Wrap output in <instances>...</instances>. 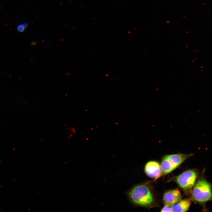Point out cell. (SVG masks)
Listing matches in <instances>:
<instances>
[{
  "label": "cell",
  "instance_id": "1",
  "mask_svg": "<svg viewBox=\"0 0 212 212\" xmlns=\"http://www.w3.org/2000/svg\"><path fill=\"white\" fill-rule=\"evenodd\" d=\"M190 199L201 205L205 211L206 203L212 201V184L207 181L202 174L191 192Z\"/></svg>",
  "mask_w": 212,
  "mask_h": 212
},
{
  "label": "cell",
  "instance_id": "2",
  "mask_svg": "<svg viewBox=\"0 0 212 212\" xmlns=\"http://www.w3.org/2000/svg\"><path fill=\"white\" fill-rule=\"evenodd\" d=\"M126 194L130 201L136 205L149 207L154 203L153 195L149 188L145 184L134 186Z\"/></svg>",
  "mask_w": 212,
  "mask_h": 212
},
{
  "label": "cell",
  "instance_id": "3",
  "mask_svg": "<svg viewBox=\"0 0 212 212\" xmlns=\"http://www.w3.org/2000/svg\"><path fill=\"white\" fill-rule=\"evenodd\" d=\"M193 155L192 153H178L164 156L160 164L162 174L165 175L171 172Z\"/></svg>",
  "mask_w": 212,
  "mask_h": 212
},
{
  "label": "cell",
  "instance_id": "4",
  "mask_svg": "<svg viewBox=\"0 0 212 212\" xmlns=\"http://www.w3.org/2000/svg\"><path fill=\"white\" fill-rule=\"evenodd\" d=\"M198 175L196 170H188L178 175L175 181L186 193H191L195 184Z\"/></svg>",
  "mask_w": 212,
  "mask_h": 212
},
{
  "label": "cell",
  "instance_id": "5",
  "mask_svg": "<svg viewBox=\"0 0 212 212\" xmlns=\"http://www.w3.org/2000/svg\"><path fill=\"white\" fill-rule=\"evenodd\" d=\"M145 172L149 177L157 179L162 174L160 165L158 162L150 161L146 164L144 168Z\"/></svg>",
  "mask_w": 212,
  "mask_h": 212
},
{
  "label": "cell",
  "instance_id": "6",
  "mask_svg": "<svg viewBox=\"0 0 212 212\" xmlns=\"http://www.w3.org/2000/svg\"><path fill=\"white\" fill-rule=\"evenodd\" d=\"M181 195L178 188L166 191L163 196V202L165 205L173 206L181 200Z\"/></svg>",
  "mask_w": 212,
  "mask_h": 212
},
{
  "label": "cell",
  "instance_id": "7",
  "mask_svg": "<svg viewBox=\"0 0 212 212\" xmlns=\"http://www.w3.org/2000/svg\"><path fill=\"white\" fill-rule=\"evenodd\" d=\"M191 204V200L188 198L181 200L173 206V212H186Z\"/></svg>",
  "mask_w": 212,
  "mask_h": 212
},
{
  "label": "cell",
  "instance_id": "8",
  "mask_svg": "<svg viewBox=\"0 0 212 212\" xmlns=\"http://www.w3.org/2000/svg\"><path fill=\"white\" fill-rule=\"evenodd\" d=\"M161 212H173V206L165 205L160 211Z\"/></svg>",
  "mask_w": 212,
  "mask_h": 212
},
{
  "label": "cell",
  "instance_id": "9",
  "mask_svg": "<svg viewBox=\"0 0 212 212\" xmlns=\"http://www.w3.org/2000/svg\"><path fill=\"white\" fill-rule=\"evenodd\" d=\"M25 28L21 24L18 26L17 28V29L18 31L20 32H22L24 30Z\"/></svg>",
  "mask_w": 212,
  "mask_h": 212
}]
</instances>
